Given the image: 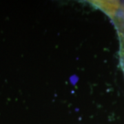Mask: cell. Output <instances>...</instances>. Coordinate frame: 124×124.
Returning a JSON list of instances; mask_svg holds the SVG:
<instances>
[{
	"instance_id": "1",
	"label": "cell",
	"mask_w": 124,
	"mask_h": 124,
	"mask_svg": "<svg viewBox=\"0 0 124 124\" xmlns=\"http://www.w3.org/2000/svg\"><path fill=\"white\" fill-rule=\"evenodd\" d=\"M121 19L123 20V22L121 23V26H123L121 28H119V30L121 31L120 32V38H122L124 39V10L123 12V16L121 17Z\"/></svg>"
}]
</instances>
